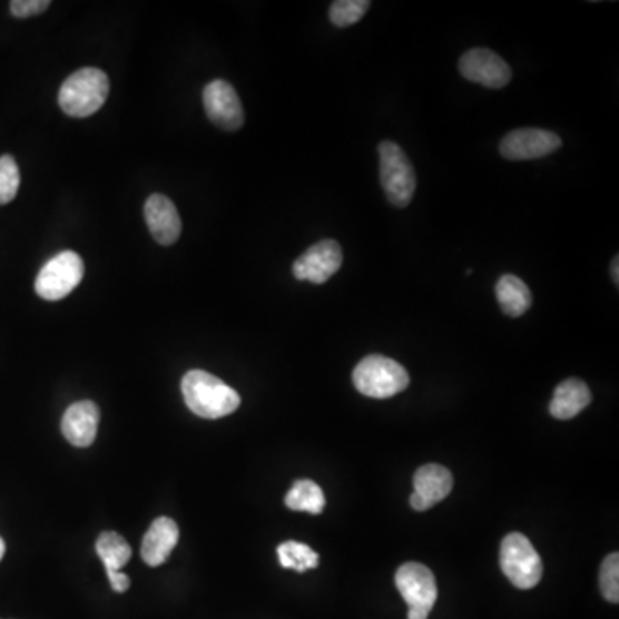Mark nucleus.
<instances>
[{"label":"nucleus","instance_id":"obj_1","mask_svg":"<svg viewBox=\"0 0 619 619\" xmlns=\"http://www.w3.org/2000/svg\"><path fill=\"white\" fill-rule=\"evenodd\" d=\"M181 393L189 412L200 419H224L242 404V397L233 387L205 371H189L183 377Z\"/></svg>","mask_w":619,"mask_h":619},{"label":"nucleus","instance_id":"obj_2","mask_svg":"<svg viewBox=\"0 0 619 619\" xmlns=\"http://www.w3.org/2000/svg\"><path fill=\"white\" fill-rule=\"evenodd\" d=\"M109 78L97 68L72 72L59 90V106L71 118H90L99 112L109 97Z\"/></svg>","mask_w":619,"mask_h":619},{"label":"nucleus","instance_id":"obj_3","mask_svg":"<svg viewBox=\"0 0 619 619\" xmlns=\"http://www.w3.org/2000/svg\"><path fill=\"white\" fill-rule=\"evenodd\" d=\"M353 384L363 396L387 400L409 387L410 375L406 369L394 360L371 355L356 365Z\"/></svg>","mask_w":619,"mask_h":619},{"label":"nucleus","instance_id":"obj_4","mask_svg":"<svg viewBox=\"0 0 619 619\" xmlns=\"http://www.w3.org/2000/svg\"><path fill=\"white\" fill-rule=\"evenodd\" d=\"M499 563L502 573L521 590H530L539 586L544 573L539 552L523 533L513 532L502 540Z\"/></svg>","mask_w":619,"mask_h":619},{"label":"nucleus","instance_id":"obj_5","mask_svg":"<svg viewBox=\"0 0 619 619\" xmlns=\"http://www.w3.org/2000/svg\"><path fill=\"white\" fill-rule=\"evenodd\" d=\"M379 157H381V181L385 197L394 207H409L416 189V176L412 163L394 141H382L379 145Z\"/></svg>","mask_w":619,"mask_h":619},{"label":"nucleus","instance_id":"obj_6","mask_svg":"<svg viewBox=\"0 0 619 619\" xmlns=\"http://www.w3.org/2000/svg\"><path fill=\"white\" fill-rule=\"evenodd\" d=\"M85 276L83 258L76 252L53 255L38 273L35 292L47 302H59L80 286Z\"/></svg>","mask_w":619,"mask_h":619},{"label":"nucleus","instance_id":"obj_7","mask_svg":"<svg viewBox=\"0 0 619 619\" xmlns=\"http://www.w3.org/2000/svg\"><path fill=\"white\" fill-rule=\"evenodd\" d=\"M396 587L409 605V619H428L438 601L434 573L425 564L404 563L396 571Z\"/></svg>","mask_w":619,"mask_h":619},{"label":"nucleus","instance_id":"obj_8","mask_svg":"<svg viewBox=\"0 0 619 619\" xmlns=\"http://www.w3.org/2000/svg\"><path fill=\"white\" fill-rule=\"evenodd\" d=\"M561 144V138L548 129L521 128L502 138L499 151L508 160H537L554 154Z\"/></svg>","mask_w":619,"mask_h":619},{"label":"nucleus","instance_id":"obj_9","mask_svg":"<svg viewBox=\"0 0 619 619\" xmlns=\"http://www.w3.org/2000/svg\"><path fill=\"white\" fill-rule=\"evenodd\" d=\"M343 265V249L334 239H324L310 246L293 264V276L312 284L327 283Z\"/></svg>","mask_w":619,"mask_h":619},{"label":"nucleus","instance_id":"obj_10","mask_svg":"<svg viewBox=\"0 0 619 619\" xmlns=\"http://www.w3.org/2000/svg\"><path fill=\"white\" fill-rule=\"evenodd\" d=\"M204 107L208 119L224 131H238L245 125L242 100L227 81L214 80L205 87Z\"/></svg>","mask_w":619,"mask_h":619},{"label":"nucleus","instance_id":"obj_11","mask_svg":"<svg viewBox=\"0 0 619 619\" xmlns=\"http://www.w3.org/2000/svg\"><path fill=\"white\" fill-rule=\"evenodd\" d=\"M461 75L473 83L499 90L511 81V69L498 53L489 49H472L460 59Z\"/></svg>","mask_w":619,"mask_h":619},{"label":"nucleus","instance_id":"obj_12","mask_svg":"<svg viewBox=\"0 0 619 619\" xmlns=\"http://www.w3.org/2000/svg\"><path fill=\"white\" fill-rule=\"evenodd\" d=\"M145 220L151 238L163 246H170L181 236V217L173 200L155 193L145 204Z\"/></svg>","mask_w":619,"mask_h":619},{"label":"nucleus","instance_id":"obj_13","mask_svg":"<svg viewBox=\"0 0 619 619\" xmlns=\"http://www.w3.org/2000/svg\"><path fill=\"white\" fill-rule=\"evenodd\" d=\"M99 422V406L94 401H78L71 404L62 416V434L72 446L88 448L97 438Z\"/></svg>","mask_w":619,"mask_h":619},{"label":"nucleus","instance_id":"obj_14","mask_svg":"<svg viewBox=\"0 0 619 619\" xmlns=\"http://www.w3.org/2000/svg\"><path fill=\"white\" fill-rule=\"evenodd\" d=\"M178 523L173 518L160 517L151 523L141 542V558L148 567H160L178 546Z\"/></svg>","mask_w":619,"mask_h":619},{"label":"nucleus","instance_id":"obj_15","mask_svg":"<svg viewBox=\"0 0 619 619\" xmlns=\"http://www.w3.org/2000/svg\"><path fill=\"white\" fill-rule=\"evenodd\" d=\"M413 485H415L413 494L419 495L429 508H432L438 502L444 501L453 491V475L441 464H423L416 470Z\"/></svg>","mask_w":619,"mask_h":619},{"label":"nucleus","instance_id":"obj_16","mask_svg":"<svg viewBox=\"0 0 619 619\" xmlns=\"http://www.w3.org/2000/svg\"><path fill=\"white\" fill-rule=\"evenodd\" d=\"M592 401L589 385L580 379H567L556 387L554 396L549 404V412L554 419L570 420L582 413Z\"/></svg>","mask_w":619,"mask_h":619},{"label":"nucleus","instance_id":"obj_17","mask_svg":"<svg viewBox=\"0 0 619 619\" xmlns=\"http://www.w3.org/2000/svg\"><path fill=\"white\" fill-rule=\"evenodd\" d=\"M495 296L502 312L510 317H521L532 306V293L520 277L502 276L495 284Z\"/></svg>","mask_w":619,"mask_h":619},{"label":"nucleus","instance_id":"obj_18","mask_svg":"<svg viewBox=\"0 0 619 619\" xmlns=\"http://www.w3.org/2000/svg\"><path fill=\"white\" fill-rule=\"evenodd\" d=\"M284 502L289 510L321 514L325 508V495L318 483H315L314 480L303 479L293 483L292 491L287 492Z\"/></svg>","mask_w":619,"mask_h":619},{"label":"nucleus","instance_id":"obj_19","mask_svg":"<svg viewBox=\"0 0 619 619\" xmlns=\"http://www.w3.org/2000/svg\"><path fill=\"white\" fill-rule=\"evenodd\" d=\"M95 551L102 559L106 571H121L131 559V546L118 532L100 533Z\"/></svg>","mask_w":619,"mask_h":619},{"label":"nucleus","instance_id":"obj_20","mask_svg":"<svg viewBox=\"0 0 619 619\" xmlns=\"http://www.w3.org/2000/svg\"><path fill=\"white\" fill-rule=\"evenodd\" d=\"M277 556H279L281 567L286 568V570L298 571V573L314 570L321 563V558L314 549L302 544V542H295V540L281 544L277 548Z\"/></svg>","mask_w":619,"mask_h":619},{"label":"nucleus","instance_id":"obj_21","mask_svg":"<svg viewBox=\"0 0 619 619\" xmlns=\"http://www.w3.org/2000/svg\"><path fill=\"white\" fill-rule=\"evenodd\" d=\"M369 0H337L331 6L328 18L331 23L337 28H347L358 23L371 8Z\"/></svg>","mask_w":619,"mask_h":619},{"label":"nucleus","instance_id":"obj_22","mask_svg":"<svg viewBox=\"0 0 619 619\" xmlns=\"http://www.w3.org/2000/svg\"><path fill=\"white\" fill-rule=\"evenodd\" d=\"M21 185V174L18 164L11 155L0 157V205H8L14 200Z\"/></svg>","mask_w":619,"mask_h":619},{"label":"nucleus","instance_id":"obj_23","mask_svg":"<svg viewBox=\"0 0 619 619\" xmlns=\"http://www.w3.org/2000/svg\"><path fill=\"white\" fill-rule=\"evenodd\" d=\"M601 592L606 601L618 605L619 602V554L612 552L605 559L601 567Z\"/></svg>","mask_w":619,"mask_h":619},{"label":"nucleus","instance_id":"obj_24","mask_svg":"<svg viewBox=\"0 0 619 619\" xmlns=\"http://www.w3.org/2000/svg\"><path fill=\"white\" fill-rule=\"evenodd\" d=\"M9 8L14 18H31V16L46 12L50 8V0H12Z\"/></svg>","mask_w":619,"mask_h":619},{"label":"nucleus","instance_id":"obj_25","mask_svg":"<svg viewBox=\"0 0 619 619\" xmlns=\"http://www.w3.org/2000/svg\"><path fill=\"white\" fill-rule=\"evenodd\" d=\"M107 577H109L114 592L122 593L129 589L131 580H129L128 574L121 573V571H107Z\"/></svg>","mask_w":619,"mask_h":619},{"label":"nucleus","instance_id":"obj_26","mask_svg":"<svg viewBox=\"0 0 619 619\" xmlns=\"http://www.w3.org/2000/svg\"><path fill=\"white\" fill-rule=\"evenodd\" d=\"M619 258L615 257V261H612L611 264V276H612V281H615L616 286H618L619 284Z\"/></svg>","mask_w":619,"mask_h":619},{"label":"nucleus","instance_id":"obj_27","mask_svg":"<svg viewBox=\"0 0 619 619\" xmlns=\"http://www.w3.org/2000/svg\"><path fill=\"white\" fill-rule=\"evenodd\" d=\"M4 554H6V542L4 540H2V537H0V561H2Z\"/></svg>","mask_w":619,"mask_h":619}]
</instances>
